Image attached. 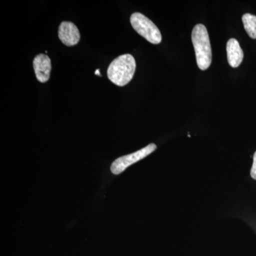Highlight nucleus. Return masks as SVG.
I'll return each mask as SVG.
<instances>
[{
    "label": "nucleus",
    "mask_w": 256,
    "mask_h": 256,
    "mask_svg": "<svg viewBox=\"0 0 256 256\" xmlns=\"http://www.w3.org/2000/svg\"><path fill=\"white\" fill-rule=\"evenodd\" d=\"M136 69V62L131 54L120 56L112 60L108 68V77L118 86H124L132 80Z\"/></svg>",
    "instance_id": "obj_1"
},
{
    "label": "nucleus",
    "mask_w": 256,
    "mask_h": 256,
    "mask_svg": "<svg viewBox=\"0 0 256 256\" xmlns=\"http://www.w3.org/2000/svg\"><path fill=\"white\" fill-rule=\"evenodd\" d=\"M192 40L194 48L197 66L202 70L210 68L212 60L210 36L204 25L196 24L193 28Z\"/></svg>",
    "instance_id": "obj_2"
},
{
    "label": "nucleus",
    "mask_w": 256,
    "mask_h": 256,
    "mask_svg": "<svg viewBox=\"0 0 256 256\" xmlns=\"http://www.w3.org/2000/svg\"><path fill=\"white\" fill-rule=\"evenodd\" d=\"M130 23L132 28L150 43L153 44L161 43L162 34L159 28L144 14L133 13L130 16Z\"/></svg>",
    "instance_id": "obj_3"
},
{
    "label": "nucleus",
    "mask_w": 256,
    "mask_h": 256,
    "mask_svg": "<svg viewBox=\"0 0 256 256\" xmlns=\"http://www.w3.org/2000/svg\"><path fill=\"white\" fill-rule=\"evenodd\" d=\"M156 146L154 143L148 144L142 149L132 154L120 156L114 160L110 166V170L114 174H121L122 172L129 168L131 165L138 162L140 160L144 159L146 156H150L151 153L156 150Z\"/></svg>",
    "instance_id": "obj_4"
},
{
    "label": "nucleus",
    "mask_w": 256,
    "mask_h": 256,
    "mask_svg": "<svg viewBox=\"0 0 256 256\" xmlns=\"http://www.w3.org/2000/svg\"><path fill=\"white\" fill-rule=\"evenodd\" d=\"M58 38L66 46H74L80 41V32L74 23L63 22L58 28Z\"/></svg>",
    "instance_id": "obj_5"
},
{
    "label": "nucleus",
    "mask_w": 256,
    "mask_h": 256,
    "mask_svg": "<svg viewBox=\"0 0 256 256\" xmlns=\"http://www.w3.org/2000/svg\"><path fill=\"white\" fill-rule=\"evenodd\" d=\"M33 66L38 82H46L50 80L52 62L48 56L44 54L37 55L34 60Z\"/></svg>",
    "instance_id": "obj_6"
},
{
    "label": "nucleus",
    "mask_w": 256,
    "mask_h": 256,
    "mask_svg": "<svg viewBox=\"0 0 256 256\" xmlns=\"http://www.w3.org/2000/svg\"><path fill=\"white\" fill-rule=\"evenodd\" d=\"M226 52L229 65L232 68L238 67L244 60V52L236 38H230L227 42Z\"/></svg>",
    "instance_id": "obj_7"
},
{
    "label": "nucleus",
    "mask_w": 256,
    "mask_h": 256,
    "mask_svg": "<svg viewBox=\"0 0 256 256\" xmlns=\"http://www.w3.org/2000/svg\"><path fill=\"white\" fill-rule=\"evenodd\" d=\"M242 21L248 36L256 40V16L248 13L242 16Z\"/></svg>",
    "instance_id": "obj_8"
},
{
    "label": "nucleus",
    "mask_w": 256,
    "mask_h": 256,
    "mask_svg": "<svg viewBox=\"0 0 256 256\" xmlns=\"http://www.w3.org/2000/svg\"><path fill=\"white\" fill-rule=\"evenodd\" d=\"M250 176L254 180H256V152L254 156V162H252V170H250Z\"/></svg>",
    "instance_id": "obj_9"
},
{
    "label": "nucleus",
    "mask_w": 256,
    "mask_h": 256,
    "mask_svg": "<svg viewBox=\"0 0 256 256\" xmlns=\"http://www.w3.org/2000/svg\"><path fill=\"white\" fill-rule=\"evenodd\" d=\"M95 74L96 75L101 76L100 73V70H99V69H97V70H96L95 72Z\"/></svg>",
    "instance_id": "obj_10"
}]
</instances>
